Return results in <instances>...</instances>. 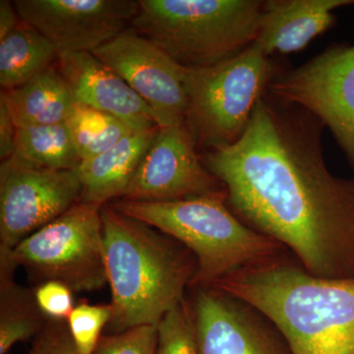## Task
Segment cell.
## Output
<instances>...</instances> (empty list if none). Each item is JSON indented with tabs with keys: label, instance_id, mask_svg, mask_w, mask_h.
<instances>
[{
	"label": "cell",
	"instance_id": "1",
	"mask_svg": "<svg viewBox=\"0 0 354 354\" xmlns=\"http://www.w3.org/2000/svg\"><path fill=\"white\" fill-rule=\"evenodd\" d=\"M323 127L267 92L241 138L209 151L203 162L223 184L234 215L291 251L305 271L353 279L354 178L328 169Z\"/></svg>",
	"mask_w": 354,
	"mask_h": 354
},
{
	"label": "cell",
	"instance_id": "2",
	"mask_svg": "<svg viewBox=\"0 0 354 354\" xmlns=\"http://www.w3.org/2000/svg\"><path fill=\"white\" fill-rule=\"evenodd\" d=\"M218 288L263 314L290 354H354V278L325 279L285 256L221 279Z\"/></svg>",
	"mask_w": 354,
	"mask_h": 354
},
{
	"label": "cell",
	"instance_id": "3",
	"mask_svg": "<svg viewBox=\"0 0 354 354\" xmlns=\"http://www.w3.org/2000/svg\"><path fill=\"white\" fill-rule=\"evenodd\" d=\"M113 334L140 325H158L185 299L197 272L192 253L109 204L101 209Z\"/></svg>",
	"mask_w": 354,
	"mask_h": 354
},
{
	"label": "cell",
	"instance_id": "4",
	"mask_svg": "<svg viewBox=\"0 0 354 354\" xmlns=\"http://www.w3.org/2000/svg\"><path fill=\"white\" fill-rule=\"evenodd\" d=\"M109 204L169 235L194 255L197 272L191 290L209 288L286 250L237 218L227 206V193L165 202L118 199Z\"/></svg>",
	"mask_w": 354,
	"mask_h": 354
},
{
	"label": "cell",
	"instance_id": "5",
	"mask_svg": "<svg viewBox=\"0 0 354 354\" xmlns=\"http://www.w3.org/2000/svg\"><path fill=\"white\" fill-rule=\"evenodd\" d=\"M131 23L177 64L206 68L234 57L255 43L265 1L138 0Z\"/></svg>",
	"mask_w": 354,
	"mask_h": 354
},
{
	"label": "cell",
	"instance_id": "6",
	"mask_svg": "<svg viewBox=\"0 0 354 354\" xmlns=\"http://www.w3.org/2000/svg\"><path fill=\"white\" fill-rule=\"evenodd\" d=\"M272 74L269 57L256 44L214 66H181L188 100L185 123L197 147L216 150L241 138L274 80Z\"/></svg>",
	"mask_w": 354,
	"mask_h": 354
},
{
	"label": "cell",
	"instance_id": "7",
	"mask_svg": "<svg viewBox=\"0 0 354 354\" xmlns=\"http://www.w3.org/2000/svg\"><path fill=\"white\" fill-rule=\"evenodd\" d=\"M102 206L79 201L11 250L35 285L59 281L73 292L108 283Z\"/></svg>",
	"mask_w": 354,
	"mask_h": 354
},
{
	"label": "cell",
	"instance_id": "8",
	"mask_svg": "<svg viewBox=\"0 0 354 354\" xmlns=\"http://www.w3.org/2000/svg\"><path fill=\"white\" fill-rule=\"evenodd\" d=\"M76 169H51L11 156L0 165V247L15 248L80 201Z\"/></svg>",
	"mask_w": 354,
	"mask_h": 354
},
{
	"label": "cell",
	"instance_id": "9",
	"mask_svg": "<svg viewBox=\"0 0 354 354\" xmlns=\"http://www.w3.org/2000/svg\"><path fill=\"white\" fill-rule=\"evenodd\" d=\"M269 94L328 127L354 169V46H337L272 81Z\"/></svg>",
	"mask_w": 354,
	"mask_h": 354
},
{
	"label": "cell",
	"instance_id": "10",
	"mask_svg": "<svg viewBox=\"0 0 354 354\" xmlns=\"http://www.w3.org/2000/svg\"><path fill=\"white\" fill-rule=\"evenodd\" d=\"M21 22L53 44L58 55L90 53L131 27L134 0H15Z\"/></svg>",
	"mask_w": 354,
	"mask_h": 354
},
{
	"label": "cell",
	"instance_id": "11",
	"mask_svg": "<svg viewBox=\"0 0 354 354\" xmlns=\"http://www.w3.org/2000/svg\"><path fill=\"white\" fill-rule=\"evenodd\" d=\"M92 53L150 106L158 127L185 124L188 100L181 66L155 44L129 28Z\"/></svg>",
	"mask_w": 354,
	"mask_h": 354
},
{
	"label": "cell",
	"instance_id": "12",
	"mask_svg": "<svg viewBox=\"0 0 354 354\" xmlns=\"http://www.w3.org/2000/svg\"><path fill=\"white\" fill-rule=\"evenodd\" d=\"M225 194L207 169L187 125L160 128L121 199L165 202Z\"/></svg>",
	"mask_w": 354,
	"mask_h": 354
},
{
	"label": "cell",
	"instance_id": "13",
	"mask_svg": "<svg viewBox=\"0 0 354 354\" xmlns=\"http://www.w3.org/2000/svg\"><path fill=\"white\" fill-rule=\"evenodd\" d=\"M190 302L199 354H290L258 310L218 288H193Z\"/></svg>",
	"mask_w": 354,
	"mask_h": 354
},
{
	"label": "cell",
	"instance_id": "14",
	"mask_svg": "<svg viewBox=\"0 0 354 354\" xmlns=\"http://www.w3.org/2000/svg\"><path fill=\"white\" fill-rule=\"evenodd\" d=\"M57 69L77 104L115 116L133 131L157 128L150 106L122 78L93 53L58 55Z\"/></svg>",
	"mask_w": 354,
	"mask_h": 354
},
{
	"label": "cell",
	"instance_id": "15",
	"mask_svg": "<svg viewBox=\"0 0 354 354\" xmlns=\"http://www.w3.org/2000/svg\"><path fill=\"white\" fill-rule=\"evenodd\" d=\"M354 0H267L255 43L268 57L301 50L334 24V11Z\"/></svg>",
	"mask_w": 354,
	"mask_h": 354
},
{
	"label": "cell",
	"instance_id": "16",
	"mask_svg": "<svg viewBox=\"0 0 354 354\" xmlns=\"http://www.w3.org/2000/svg\"><path fill=\"white\" fill-rule=\"evenodd\" d=\"M158 129L133 132L106 153L82 160L77 167L82 184L80 201L104 206L124 197Z\"/></svg>",
	"mask_w": 354,
	"mask_h": 354
},
{
	"label": "cell",
	"instance_id": "17",
	"mask_svg": "<svg viewBox=\"0 0 354 354\" xmlns=\"http://www.w3.org/2000/svg\"><path fill=\"white\" fill-rule=\"evenodd\" d=\"M2 92L17 128L64 123L76 104L68 84L55 66L20 87Z\"/></svg>",
	"mask_w": 354,
	"mask_h": 354
},
{
	"label": "cell",
	"instance_id": "18",
	"mask_svg": "<svg viewBox=\"0 0 354 354\" xmlns=\"http://www.w3.org/2000/svg\"><path fill=\"white\" fill-rule=\"evenodd\" d=\"M11 250L0 247V354L36 337L48 321L39 309L34 288L21 286L14 279L17 266Z\"/></svg>",
	"mask_w": 354,
	"mask_h": 354
},
{
	"label": "cell",
	"instance_id": "19",
	"mask_svg": "<svg viewBox=\"0 0 354 354\" xmlns=\"http://www.w3.org/2000/svg\"><path fill=\"white\" fill-rule=\"evenodd\" d=\"M53 44L31 26L21 22L0 41V85L10 91L27 83L57 62Z\"/></svg>",
	"mask_w": 354,
	"mask_h": 354
},
{
	"label": "cell",
	"instance_id": "20",
	"mask_svg": "<svg viewBox=\"0 0 354 354\" xmlns=\"http://www.w3.org/2000/svg\"><path fill=\"white\" fill-rule=\"evenodd\" d=\"M12 156L51 169H76L81 162L65 122L17 128Z\"/></svg>",
	"mask_w": 354,
	"mask_h": 354
},
{
	"label": "cell",
	"instance_id": "21",
	"mask_svg": "<svg viewBox=\"0 0 354 354\" xmlns=\"http://www.w3.org/2000/svg\"><path fill=\"white\" fill-rule=\"evenodd\" d=\"M65 124L81 162L106 153L127 135L136 132L115 116L77 102Z\"/></svg>",
	"mask_w": 354,
	"mask_h": 354
},
{
	"label": "cell",
	"instance_id": "22",
	"mask_svg": "<svg viewBox=\"0 0 354 354\" xmlns=\"http://www.w3.org/2000/svg\"><path fill=\"white\" fill-rule=\"evenodd\" d=\"M157 354H199L194 315L187 298L158 324Z\"/></svg>",
	"mask_w": 354,
	"mask_h": 354
},
{
	"label": "cell",
	"instance_id": "23",
	"mask_svg": "<svg viewBox=\"0 0 354 354\" xmlns=\"http://www.w3.org/2000/svg\"><path fill=\"white\" fill-rule=\"evenodd\" d=\"M111 317V304H90L81 301L74 307L67 319V325L80 354H94L102 330L109 326Z\"/></svg>",
	"mask_w": 354,
	"mask_h": 354
},
{
	"label": "cell",
	"instance_id": "24",
	"mask_svg": "<svg viewBox=\"0 0 354 354\" xmlns=\"http://www.w3.org/2000/svg\"><path fill=\"white\" fill-rule=\"evenodd\" d=\"M158 325H140L102 335L94 354H157Z\"/></svg>",
	"mask_w": 354,
	"mask_h": 354
},
{
	"label": "cell",
	"instance_id": "25",
	"mask_svg": "<svg viewBox=\"0 0 354 354\" xmlns=\"http://www.w3.org/2000/svg\"><path fill=\"white\" fill-rule=\"evenodd\" d=\"M39 309L48 319L67 321L73 311V291L59 281H46L35 286Z\"/></svg>",
	"mask_w": 354,
	"mask_h": 354
},
{
	"label": "cell",
	"instance_id": "26",
	"mask_svg": "<svg viewBox=\"0 0 354 354\" xmlns=\"http://www.w3.org/2000/svg\"><path fill=\"white\" fill-rule=\"evenodd\" d=\"M26 354H80L72 339L67 321L48 319L46 327Z\"/></svg>",
	"mask_w": 354,
	"mask_h": 354
},
{
	"label": "cell",
	"instance_id": "27",
	"mask_svg": "<svg viewBox=\"0 0 354 354\" xmlns=\"http://www.w3.org/2000/svg\"><path fill=\"white\" fill-rule=\"evenodd\" d=\"M17 127L12 120L3 92L0 95V158L6 160L13 155Z\"/></svg>",
	"mask_w": 354,
	"mask_h": 354
},
{
	"label": "cell",
	"instance_id": "28",
	"mask_svg": "<svg viewBox=\"0 0 354 354\" xmlns=\"http://www.w3.org/2000/svg\"><path fill=\"white\" fill-rule=\"evenodd\" d=\"M19 16L13 6V2L8 0L0 1V41L6 38L10 32H12L20 22Z\"/></svg>",
	"mask_w": 354,
	"mask_h": 354
}]
</instances>
